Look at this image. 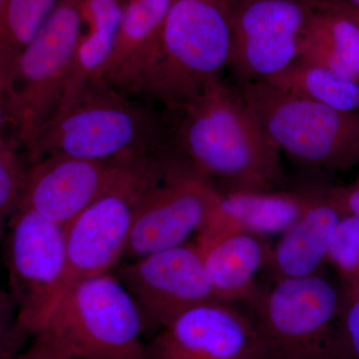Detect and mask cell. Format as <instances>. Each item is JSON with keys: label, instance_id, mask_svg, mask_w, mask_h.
Wrapping results in <instances>:
<instances>
[{"label": "cell", "instance_id": "obj_5", "mask_svg": "<svg viewBox=\"0 0 359 359\" xmlns=\"http://www.w3.org/2000/svg\"><path fill=\"white\" fill-rule=\"evenodd\" d=\"M342 302L344 289L318 273L257 292L249 302L266 359H344Z\"/></svg>", "mask_w": 359, "mask_h": 359}, {"label": "cell", "instance_id": "obj_15", "mask_svg": "<svg viewBox=\"0 0 359 359\" xmlns=\"http://www.w3.org/2000/svg\"><path fill=\"white\" fill-rule=\"evenodd\" d=\"M172 1L124 0L114 51L101 80L127 95L140 93Z\"/></svg>", "mask_w": 359, "mask_h": 359}, {"label": "cell", "instance_id": "obj_18", "mask_svg": "<svg viewBox=\"0 0 359 359\" xmlns=\"http://www.w3.org/2000/svg\"><path fill=\"white\" fill-rule=\"evenodd\" d=\"M199 249L219 301H248L256 297V276L268 262L269 250L257 236L245 231L198 233Z\"/></svg>", "mask_w": 359, "mask_h": 359}, {"label": "cell", "instance_id": "obj_23", "mask_svg": "<svg viewBox=\"0 0 359 359\" xmlns=\"http://www.w3.org/2000/svg\"><path fill=\"white\" fill-rule=\"evenodd\" d=\"M22 144L15 134L0 138V222L4 224L20 209L28 164L20 153Z\"/></svg>", "mask_w": 359, "mask_h": 359}, {"label": "cell", "instance_id": "obj_17", "mask_svg": "<svg viewBox=\"0 0 359 359\" xmlns=\"http://www.w3.org/2000/svg\"><path fill=\"white\" fill-rule=\"evenodd\" d=\"M316 188L221 192L219 204L199 233L238 231L259 238L276 233L282 235L308 209Z\"/></svg>", "mask_w": 359, "mask_h": 359}, {"label": "cell", "instance_id": "obj_31", "mask_svg": "<svg viewBox=\"0 0 359 359\" xmlns=\"http://www.w3.org/2000/svg\"><path fill=\"white\" fill-rule=\"evenodd\" d=\"M355 21H356V20H355ZM358 23H359V22H358Z\"/></svg>", "mask_w": 359, "mask_h": 359}, {"label": "cell", "instance_id": "obj_2", "mask_svg": "<svg viewBox=\"0 0 359 359\" xmlns=\"http://www.w3.org/2000/svg\"><path fill=\"white\" fill-rule=\"evenodd\" d=\"M129 95L92 82L23 146L28 162L49 155L98 161H135L169 152L168 131Z\"/></svg>", "mask_w": 359, "mask_h": 359}, {"label": "cell", "instance_id": "obj_8", "mask_svg": "<svg viewBox=\"0 0 359 359\" xmlns=\"http://www.w3.org/2000/svg\"><path fill=\"white\" fill-rule=\"evenodd\" d=\"M42 327L62 340L75 359H149L140 309L110 273L73 285Z\"/></svg>", "mask_w": 359, "mask_h": 359}, {"label": "cell", "instance_id": "obj_7", "mask_svg": "<svg viewBox=\"0 0 359 359\" xmlns=\"http://www.w3.org/2000/svg\"><path fill=\"white\" fill-rule=\"evenodd\" d=\"M172 165L169 153L139 160L124 178L65 224V273L50 311L73 285L109 273L124 256L137 207Z\"/></svg>", "mask_w": 359, "mask_h": 359}, {"label": "cell", "instance_id": "obj_26", "mask_svg": "<svg viewBox=\"0 0 359 359\" xmlns=\"http://www.w3.org/2000/svg\"><path fill=\"white\" fill-rule=\"evenodd\" d=\"M33 335L32 344L13 359H75L65 342L47 328H40Z\"/></svg>", "mask_w": 359, "mask_h": 359}, {"label": "cell", "instance_id": "obj_9", "mask_svg": "<svg viewBox=\"0 0 359 359\" xmlns=\"http://www.w3.org/2000/svg\"><path fill=\"white\" fill-rule=\"evenodd\" d=\"M6 264L18 330L34 334L50 311L65 269V226L29 209L8 221Z\"/></svg>", "mask_w": 359, "mask_h": 359}, {"label": "cell", "instance_id": "obj_24", "mask_svg": "<svg viewBox=\"0 0 359 359\" xmlns=\"http://www.w3.org/2000/svg\"><path fill=\"white\" fill-rule=\"evenodd\" d=\"M327 262L339 275L342 287H359V218L340 219L328 249Z\"/></svg>", "mask_w": 359, "mask_h": 359}, {"label": "cell", "instance_id": "obj_16", "mask_svg": "<svg viewBox=\"0 0 359 359\" xmlns=\"http://www.w3.org/2000/svg\"><path fill=\"white\" fill-rule=\"evenodd\" d=\"M344 215L330 187H318L304 215L269 250L266 266L276 280L316 275L327 261L335 229Z\"/></svg>", "mask_w": 359, "mask_h": 359}, {"label": "cell", "instance_id": "obj_12", "mask_svg": "<svg viewBox=\"0 0 359 359\" xmlns=\"http://www.w3.org/2000/svg\"><path fill=\"white\" fill-rule=\"evenodd\" d=\"M118 278L140 309L146 330L158 332L189 309L219 301L195 244L139 257L118 269Z\"/></svg>", "mask_w": 359, "mask_h": 359}, {"label": "cell", "instance_id": "obj_25", "mask_svg": "<svg viewBox=\"0 0 359 359\" xmlns=\"http://www.w3.org/2000/svg\"><path fill=\"white\" fill-rule=\"evenodd\" d=\"M340 334L344 359H359V287H342Z\"/></svg>", "mask_w": 359, "mask_h": 359}, {"label": "cell", "instance_id": "obj_1", "mask_svg": "<svg viewBox=\"0 0 359 359\" xmlns=\"http://www.w3.org/2000/svg\"><path fill=\"white\" fill-rule=\"evenodd\" d=\"M170 113L172 154L190 173L221 184V192H266L285 181L280 150L238 87L216 78Z\"/></svg>", "mask_w": 359, "mask_h": 359}, {"label": "cell", "instance_id": "obj_14", "mask_svg": "<svg viewBox=\"0 0 359 359\" xmlns=\"http://www.w3.org/2000/svg\"><path fill=\"white\" fill-rule=\"evenodd\" d=\"M141 159L98 161L49 155L28 162L20 209L32 210L65 226L124 178Z\"/></svg>", "mask_w": 359, "mask_h": 359}, {"label": "cell", "instance_id": "obj_28", "mask_svg": "<svg viewBox=\"0 0 359 359\" xmlns=\"http://www.w3.org/2000/svg\"><path fill=\"white\" fill-rule=\"evenodd\" d=\"M330 1V0H328ZM332 2L334 4L335 6L339 7L340 11H344V13H346L347 15L351 16V18H353L354 20L358 21L359 22V11L358 9L351 8V7L342 6V4H337V2Z\"/></svg>", "mask_w": 359, "mask_h": 359}, {"label": "cell", "instance_id": "obj_3", "mask_svg": "<svg viewBox=\"0 0 359 359\" xmlns=\"http://www.w3.org/2000/svg\"><path fill=\"white\" fill-rule=\"evenodd\" d=\"M231 41L228 6L219 0H173L140 94L176 109L221 77L230 65Z\"/></svg>", "mask_w": 359, "mask_h": 359}, {"label": "cell", "instance_id": "obj_4", "mask_svg": "<svg viewBox=\"0 0 359 359\" xmlns=\"http://www.w3.org/2000/svg\"><path fill=\"white\" fill-rule=\"evenodd\" d=\"M82 0H60L0 82L2 122L25 146L58 112L82 30Z\"/></svg>", "mask_w": 359, "mask_h": 359}, {"label": "cell", "instance_id": "obj_20", "mask_svg": "<svg viewBox=\"0 0 359 359\" xmlns=\"http://www.w3.org/2000/svg\"><path fill=\"white\" fill-rule=\"evenodd\" d=\"M299 59L359 82V23L328 0H318Z\"/></svg>", "mask_w": 359, "mask_h": 359}, {"label": "cell", "instance_id": "obj_6", "mask_svg": "<svg viewBox=\"0 0 359 359\" xmlns=\"http://www.w3.org/2000/svg\"><path fill=\"white\" fill-rule=\"evenodd\" d=\"M238 88L269 138L292 159L332 172L359 165V111L334 109L266 82Z\"/></svg>", "mask_w": 359, "mask_h": 359}, {"label": "cell", "instance_id": "obj_19", "mask_svg": "<svg viewBox=\"0 0 359 359\" xmlns=\"http://www.w3.org/2000/svg\"><path fill=\"white\" fill-rule=\"evenodd\" d=\"M123 4L124 0H82L85 32L81 30L59 110L74 100L87 85L102 78L117 41Z\"/></svg>", "mask_w": 359, "mask_h": 359}, {"label": "cell", "instance_id": "obj_27", "mask_svg": "<svg viewBox=\"0 0 359 359\" xmlns=\"http://www.w3.org/2000/svg\"><path fill=\"white\" fill-rule=\"evenodd\" d=\"M330 192L344 214L354 215L359 218V177L349 185L330 186Z\"/></svg>", "mask_w": 359, "mask_h": 359}, {"label": "cell", "instance_id": "obj_10", "mask_svg": "<svg viewBox=\"0 0 359 359\" xmlns=\"http://www.w3.org/2000/svg\"><path fill=\"white\" fill-rule=\"evenodd\" d=\"M318 0H242L229 8L230 66L240 86L264 82L299 58Z\"/></svg>", "mask_w": 359, "mask_h": 359}, {"label": "cell", "instance_id": "obj_21", "mask_svg": "<svg viewBox=\"0 0 359 359\" xmlns=\"http://www.w3.org/2000/svg\"><path fill=\"white\" fill-rule=\"evenodd\" d=\"M266 83L341 111H359V82L297 59Z\"/></svg>", "mask_w": 359, "mask_h": 359}, {"label": "cell", "instance_id": "obj_22", "mask_svg": "<svg viewBox=\"0 0 359 359\" xmlns=\"http://www.w3.org/2000/svg\"><path fill=\"white\" fill-rule=\"evenodd\" d=\"M60 0H4L0 4V82L40 32Z\"/></svg>", "mask_w": 359, "mask_h": 359}, {"label": "cell", "instance_id": "obj_11", "mask_svg": "<svg viewBox=\"0 0 359 359\" xmlns=\"http://www.w3.org/2000/svg\"><path fill=\"white\" fill-rule=\"evenodd\" d=\"M219 197L209 182L175 163L137 207L124 256L137 259L184 245L209 222Z\"/></svg>", "mask_w": 359, "mask_h": 359}, {"label": "cell", "instance_id": "obj_30", "mask_svg": "<svg viewBox=\"0 0 359 359\" xmlns=\"http://www.w3.org/2000/svg\"><path fill=\"white\" fill-rule=\"evenodd\" d=\"M222 4H224V6H226L230 8L231 6H235L238 2L242 1V0H219Z\"/></svg>", "mask_w": 359, "mask_h": 359}, {"label": "cell", "instance_id": "obj_13", "mask_svg": "<svg viewBox=\"0 0 359 359\" xmlns=\"http://www.w3.org/2000/svg\"><path fill=\"white\" fill-rule=\"evenodd\" d=\"M147 349L149 359H266L252 318L221 301L182 313L158 330Z\"/></svg>", "mask_w": 359, "mask_h": 359}, {"label": "cell", "instance_id": "obj_29", "mask_svg": "<svg viewBox=\"0 0 359 359\" xmlns=\"http://www.w3.org/2000/svg\"><path fill=\"white\" fill-rule=\"evenodd\" d=\"M330 1L337 2V4L351 7V8L358 9V11H359V0H330Z\"/></svg>", "mask_w": 359, "mask_h": 359}]
</instances>
